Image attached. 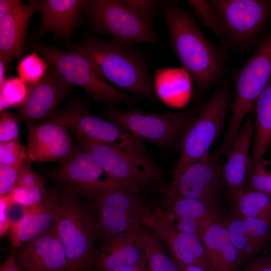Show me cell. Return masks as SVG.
<instances>
[{
	"label": "cell",
	"mask_w": 271,
	"mask_h": 271,
	"mask_svg": "<svg viewBox=\"0 0 271 271\" xmlns=\"http://www.w3.org/2000/svg\"><path fill=\"white\" fill-rule=\"evenodd\" d=\"M170 44L183 69L200 89L220 78L228 54L203 34L191 16L176 2H167L163 11Z\"/></svg>",
	"instance_id": "1"
},
{
	"label": "cell",
	"mask_w": 271,
	"mask_h": 271,
	"mask_svg": "<svg viewBox=\"0 0 271 271\" xmlns=\"http://www.w3.org/2000/svg\"><path fill=\"white\" fill-rule=\"evenodd\" d=\"M73 51L87 59L116 88L138 97L155 99L153 78L147 59L133 46L86 35Z\"/></svg>",
	"instance_id": "2"
},
{
	"label": "cell",
	"mask_w": 271,
	"mask_h": 271,
	"mask_svg": "<svg viewBox=\"0 0 271 271\" xmlns=\"http://www.w3.org/2000/svg\"><path fill=\"white\" fill-rule=\"evenodd\" d=\"M54 228L64 247L68 271H90L98 235L89 206L66 191L59 200Z\"/></svg>",
	"instance_id": "3"
},
{
	"label": "cell",
	"mask_w": 271,
	"mask_h": 271,
	"mask_svg": "<svg viewBox=\"0 0 271 271\" xmlns=\"http://www.w3.org/2000/svg\"><path fill=\"white\" fill-rule=\"evenodd\" d=\"M271 78V32L256 47L239 70L228 125L220 150L232 149L246 116Z\"/></svg>",
	"instance_id": "4"
},
{
	"label": "cell",
	"mask_w": 271,
	"mask_h": 271,
	"mask_svg": "<svg viewBox=\"0 0 271 271\" xmlns=\"http://www.w3.org/2000/svg\"><path fill=\"white\" fill-rule=\"evenodd\" d=\"M89 200L98 238L105 241L132 229L148 226L156 209L139 194L122 188L106 190Z\"/></svg>",
	"instance_id": "5"
},
{
	"label": "cell",
	"mask_w": 271,
	"mask_h": 271,
	"mask_svg": "<svg viewBox=\"0 0 271 271\" xmlns=\"http://www.w3.org/2000/svg\"><path fill=\"white\" fill-rule=\"evenodd\" d=\"M228 89L216 90L179 139L180 157L172 171L173 177L209 152L224 127L231 107Z\"/></svg>",
	"instance_id": "6"
},
{
	"label": "cell",
	"mask_w": 271,
	"mask_h": 271,
	"mask_svg": "<svg viewBox=\"0 0 271 271\" xmlns=\"http://www.w3.org/2000/svg\"><path fill=\"white\" fill-rule=\"evenodd\" d=\"M129 106L127 110L110 108L103 111V114L142 141L163 149L168 148L180 139L202 107L197 104L177 112L154 113L132 105Z\"/></svg>",
	"instance_id": "7"
},
{
	"label": "cell",
	"mask_w": 271,
	"mask_h": 271,
	"mask_svg": "<svg viewBox=\"0 0 271 271\" xmlns=\"http://www.w3.org/2000/svg\"><path fill=\"white\" fill-rule=\"evenodd\" d=\"M36 50L66 81L81 87L94 102L107 106L120 103L130 106L135 102L134 97L107 82L82 55L41 44H37Z\"/></svg>",
	"instance_id": "8"
},
{
	"label": "cell",
	"mask_w": 271,
	"mask_h": 271,
	"mask_svg": "<svg viewBox=\"0 0 271 271\" xmlns=\"http://www.w3.org/2000/svg\"><path fill=\"white\" fill-rule=\"evenodd\" d=\"M81 149L90 153L105 172L125 190L139 194L161 177L151 158L143 157L113 146L77 138Z\"/></svg>",
	"instance_id": "9"
},
{
	"label": "cell",
	"mask_w": 271,
	"mask_h": 271,
	"mask_svg": "<svg viewBox=\"0 0 271 271\" xmlns=\"http://www.w3.org/2000/svg\"><path fill=\"white\" fill-rule=\"evenodd\" d=\"M83 12L97 30L113 40L130 46L158 42L152 24L138 17L122 1H84Z\"/></svg>",
	"instance_id": "10"
},
{
	"label": "cell",
	"mask_w": 271,
	"mask_h": 271,
	"mask_svg": "<svg viewBox=\"0 0 271 271\" xmlns=\"http://www.w3.org/2000/svg\"><path fill=\"white\" fill-rule=\"evenodd\" d=\"M221 167L218 157L208 153L173 177L167 188L165 200L193 199L220 214L223 188Z\"/></svg>",
	"instance_id": "11"
},
{
	"label": "cell",
	"mask_w": 271,
	"mask_h": 271,
	"mask_svg": "<svg viewBox=\"0 0 271 271\" xmlns=\"http://www.w3.org/2000/svg\"><path fill=\"white\" fill-rule=\"evenodd\" d=\"M226 39L239 46L248 44L271 17L270 0H209Z\"/></svg>",
	"instance_id": "12"
},
{
	"label": "cell",
	"mask_w": 271,
	"mask_h": 271,
	"mask_svg": "<svg viewBox=\"0 0 271 271\" xmlns=\"http://www.w3.org/2000/svg\"><path fill=\"white\" fill-rule=\"evenodd\" d=\"M55 177L65 187L66 192L78 198L89 199L108 189H123L90 153L82 149L60 162Z\"/></svg>",
	"instance_id": "13"
},
{
	"label": "cell",
	"mask_w": 271,
	"mask_h": 271,
	"mask_svg": "<svg viewBox=\"0 0 271 271\" xmlns=\"http://www.w3.org/2000/svg\"><path fill=\"white\" fill-rule=\"evenodd\" d=\"M71 84L50 64L44 77L28 87L27 97L19 106V115L28 127L51 116L70 91Z\"/></svg>",
	"instance_id": "14"
},
{
	"label": "cell",
	"mask_w": 271,
	"mask_h": 271,
	"mask_svg": "<svg viewBox=\"0 0 271 271\" xmlns=\"http://www.w3.org/2000/svg\"><path fill=\"white\" fill-rule=\"evenodd\" d=\"M148 227L167 244L175 260L213 271L203 242L194 235L179 230L162 208H156Z\"/></svg>",
	"instance_id": "15"
},
{
	"label": "cell",
	"mask_w": 271,
	"mask_h": 271,
	"mask_svg": "<svg viewBox=\"0 0 271 271\" xmlns=\"http://www.w3.org/2000/svg\"><path fill=\"white\" fill-rule=\"evenodd\" d=\"M144 226L122 233L95 249L92 268L95 271H124L146 258Z\"/></svg>",
	"instance_id": "16"
},
{
	"label": "cell",
	"mask_w": 271,
	"mask_h": 271,
	"mask_svg": "<svg viewBox=\"0 0 271 271\" xmlns=\"http://www.w3.org/2000/svg\"><path fill=\"white\" fill-rule=\"evenodd\" d=\"M254 131L253 108L241 125L234 145L221 167V179L233 203L245 190Z\"/></svg>",
	"instance_id": "17"
},
{
	"label": "cell",
	"mask_w": 271,
	"mask_h": 271,
	"mask_svg": "<svg viewBox=\"0 0 271 271\" xmlns=\"http://www.w3.org/2000/svg\"><path fill=\"white\" fill-rule=\"evenodd\" d=\"M15 256L25 271H68L66 252L54 227L18 248Z\"/></svg>",
	"instance_id": "18"
},
{
	"label": "cell",
	"mask_w": 271,
	"mask_h": 271,
	"mask_svg": "<svg viewBox=\"0 0 271 271\" xmlns=\"http://www.w3.org/2000/svg\"><path fill=\"white\" fill-rule=\"evenodd\" d=\"M58 204V196L51 194L39 206L24 208L23 215L13 224L9 232L12 246L18 248L52 229L55 226Z\"/></svg>",
	"instance_id": "19"
},
{
	"label": "cell",
	"mask_w": 271,
	"mask_h": 271,
	"mask_svg": "<svg viewBox=\"0 0 271 271\" xmlns=\"http://www.w3.org/2000/svg\"><path fill=\"white\" fill-rule=\"evenodd\" d=\"M38 11V1L23 3L0 19V60L8 66L15 59L24 57V44L29 23Z\"/></svg>",
	"instance_id": "20"
},
{
	"label": "cell",
	"mask_w": 271,
	"mask_h": 271,
	"mask_svg": "<svg viewBox=\"0 0 271 271\" xmlns=\"http://www.w3.org/2000/svg\"><path fill=\"white\" fill-rule=\"evenodd\" d=\"M84 1H38L41 25L38 37L51 32L58 38L68 40L83 12Z\"/></svg>",
	"instance_id": "21"
},
{
	"label": "cell",
	"mask_w": 271,
	"mask_h": 271,
	"mask_svg": "<svg viewBox=\"0 0 271 271\" xmlns=\"http://www.w3.org/2000/svg\"><path fill=\"white\" fill-rule=\"evenodd\" d=\"M203 243L213 271H239L242 263L221 216L207 229Z\"/></svg>",
	"instance_id": "22"
},
{
	"label": "cell",
	"mask_w": 271,
	"mask_h": 271,
	"mask_svg": "<svg viewBox=\"0 0 271 271\" xmlns=\"http://www.w3.org/2000/svg\"><path fill=\"white\" fill-rule=\"evenodd\" d=\"M52 117L74 131L77 138L101 143L109 130L110 122L92 115L87 107L80 104H73L54 114Z\"/></svg>",
	"instance_id": "23"
},
{
	"label": "cell",
	"mask_w": 271,
	"mask_h": 271,
	"mask_svg": "<svg viewBox=\"0 0 271 271\" xmlns=\"http://www.w3.org/2000/svg\"><path fill=\"white\" fill-rule=\"evenodd\" d=\"M254 131L250 156L264 157L271 145V78L253 107Z\"/></svg>",
	"instance_id": "24"
},
{
	"label": "cell",
	"mask_w": 271,
	"mask_h": 271,
	"mask_svg": "<svg viewBox=\"0 0 271 271\" xmlns=\"http://www.w3.org/2000/svg\"><path fill=\"white\" fill-rule=\"evenodd\" d=\"M71 140L68 128L59 121L49 117L46 122L29 127L28 154L53 144Z\"/></svg>",
	"instance_id": "25"
},
{
	"label": "cell",
	"mask_w": 271,
	"mask_h": 271,
	"mask_svg": "<svg viewBox=\"0 0 271 271\" xmlns=\"http://www.w3.org/2000/svg\"><path fill=\"white\" fill-rule=\"evenodd\" d=\"M162 209L172 222L221 215L202 202L190 198L164 200Z\"/></svg>",
	"instance_id": "26"
},
{
	"label": "cell",
	"mask_w": 271,
	"mask_h": 271,
	"mask_svg": "<svg viewBox=\"0 0 271 271\" xmlns=\"http://www.w3.org/2000/svg\"><path fill=\"white\" fill-rule=\"evenodd\" d=\"M221 218L239 252L242 263L265 249L255 241L239 215L233 214L229 217L221 216Z\"/></svg>",
	"instance_id": "27"
},
{
	"label": "cell",
	"mask_w": 271,
	"mask_h": 271,
	"mask_svg": "<svg viewBox=\"0 0 271 271\" xmlns=\"http://www.w3.org/2000/svg\"><path fill=\"white\" fill-rule=\"evenodd\" d=\"M233 204V214L260 219L271 224V198L267 195L245 190Z\"/></svg>",
	"instance_id": "28"
},
{
	"label": "cell",
	"mask_w": 271,
	"mask_h": 271,
	"mask_svg": "<svg viewBox=\"0 0 271 271\" xmlns=\"http://www.w3.org/2000/svg\"><path fill=\"white\" fill-rule=\"evenodd\" d=\"M143 240L149 271H179L175 261L168 255L161 240L148 226L144 227Z\"/></svg>",
	"instance_id": "29"
},
{
	"label": "cell",
	"mask_w": 271,
	"mask_h": 271,
	"mask_svg": "<svg viewBox=\"0 0 271 271\" xmlns=\"http://www.w3.org/2000/svg\"><path fill=\"white\" fill-rule=\"evenodd\" d=\"M245 190L262 193L271 198V162L250 156Z\"/></svg>",
	"instance_id": "30"
},
{
	"label": "cell",
	"mask_w": 271,
	"mask_h": 271,
	"mask_svg": "<svg viewBox=\"0 0 271 271\" xmlns=\"http://www.w3.org/2000/svg\"><path fill=\"white\" fill-rule=\"evenodd\" d=\"M187 3L202 23L215 36L222 49L228 55L229 44L225 37L220 19L209 1L189 0Z\"/></svg>",
	"instance_id": "31"
},
{
	"label": "cell",
	"mask_w": 271,
	"mask_h": 271,
	"mask_svg": "<svg viewBox=\"0 0 271 271\" xmlns=\"http://www.w3.org/2000/svg\"><path fill=\"white\" fill-rule=\"evenodd\" d=\"M49 63L41 58L36 49L21 60L17 66L19 77L30 85L39 82L45 76Z\"/></svg>",
	"instance_id": "32"
},
{
	"label": "cell",
	"mask_w": 271,
	"mask_h": 271,
	"mask_svg": "<svg viewBox=\"0 0 271 271\" xmlns=\"http://www.w3.org/2000/svg\"><path fill=\"white\" fill-rule=\"evenodd\" d=\"M27 84L19 77H10L6 79L0 88V111L20 106L25 101L28 90Z\"/></svg>",
	"instance_id": "33"
},
{
	"label": "cell",
	"mask_w": 271,
	"mask_h": 271,
	"mask_svg": "<svg viewBox=\"0 0 271 271\" xmlns=\"http://www.w3.org/2000/svg\"><path fill=\"white\" fill-rule=\"evenodd\" d=\"M75 150L71 140L59 142L28 154L29 161L37 162L59 161L69 157Z\"/></svg>",
	"instance_id": "34"
},
{
	"label": "cell",
	"mask_w": 271,
	"mask_h": 271,
	"mask_svg": "<svg viewBox=\"0 0 271 271\" xmlns=\"http://www.w3.org/2000/svg\"><path fill=\"white\" fill-rule=\"evenodd\" d=\"M13 201L24 208H30L39 206L47 198L44 185L25 188L16 186L11 193Z\"/></svg>",
	"instance_id": "35"
},
{
	"label": "cell",
	"mask_w": 271,
	"mask_h": 271,
	"mask_svg": "<svg viewBox=\"0 0 271 271\" xmlns=\"http://www.w3.org/2000/svg\"><path fill=\"white\" fill-rule=\"evenodd\" d=\"M28 160L27 148L19 139L0 143V164L21 166Z\"/></svg>",
	"instance_id": "36"
},
{
	"label": "cell",
	"mask_w": 271,
	"mask_h": 271,
	"mask_svg": "<svg viewBox=\"0 0 271 271\" xmlns=\"http://www.w3.org/2000/svg\"><path fill=\"white\" fill-rule=\"evenodd\" d=\"M219 216H220L197 219L180 220L173 223L179 230L194 235L203 242V238L207 229Z\"/></svg>",
	"instance_id": "37"
},
{
	"label": "cell",
	"mask_w": 271,
	"mask_h": 271,
	"mask_svg": "<svg viewBox=\"0 0 271 271\" xmlns=\"http://www.w3.org/2000/svg\"><path fill=\"white\" fill-rule=\"evenodd\" d=\"M19 119L8 111L1 112L0 143L19 139Z\"/></svg>",
	"instance_id": "38"
},
{
	"label": "cell",
	"mask_w": 271,
	"mask_h": 271,
	"mask_svg": "<svg viewBox=\"0 0 271 271\" xmlns=\"http://www.w3.org/2000/svg\"><path fill=\"white\" fill-rule=\"evenodd\" d=\"M123 4L138 17L151 24L158 9V3L151 0H123Z\"/></svg>",
	"instance_id": "39"
},
{
	"label": "cell",
	"mask_w": 271,
	"mask_h": 271,
	"mask_svg": "<svg viewBox=\"0 0 271 271\" xmlns=\"http://www.w3.org/2000/svg\"><path fill=\"white\" fill-rule=\"evenodd\" d=\"M20 167L0 164V196L9 194L17 186Z\"/></svg>",
	"instance_id": "40"
},
{
	"label": "cell",
	"mask_w": 271,
	"mask_h": 271,
	"mask_svg": "<svg viewBox=\"0 0 271 271\" xmlns=\"http://www.w3.org/2000/svg\"><path fill=\"white\" fill-rule=\"evenodd\" d=\"M29 161L25 162L20 168L17 186L29 188L44 185L45 180L32 169Z\"/></svg>",
	"instance_id": "41"
},
{
	"label": "cell",
	"mask_w": 271,
	"mask_h": 271,
	"mask_svg": "<svg viewBox=\"0 0 271 271\" xmlns=\"http://www.w3.org/2000/svg\"><path fill=\"white\" fill-rule=\"evenodd\" d=\"M13 203L11 193L0 196V236L3 237L9 232L13 224L10 218L9 209Z\"/></svg>",
	"instance_id": "42"
},
{
	"label": "cell",
	"mask_w": 271,
	"mask_h": 271,
	"mask_svg": "<svg viewBox=\"0 0 271 271\" xmlns=\"http://www.w3.org/2000/svg\"><path fill=\"white\" fill-rule=\"evenodd\" d=\"M241 271H271V246L267 247Z\"/></svg>",
	"instance_id": "43"
},
{
	"label": "cell",
	"mask_w": 271,
	"mask_h": 271,
	"mask_svg": "<svg viewBox=\"0 0 271 271\" xmlns=\"http://www.w3.org/2000/svg\"><path fill=\"white\" fill-rule=\"evenodd\" d=\"M22 4L19 0L0 1V19L18 8Z\"/></svg>",
	"instance_id": "44"
},
{
	"label": "cell",
	"mask_w": 271,
	"mask_h": 271,
	"mask_svg": "<svg viewBox=\"0 0 271 271\" xmlns=\"http://www.w3.org/2000/svg\"><path fill=\"white\" fill-rule=\"evenodd\" d=\"M0 271H22L15 255H10L1 265Z\"/></svg>",
	"instance_id": "45"
},
{
	"label": "cell",
	"mask_w": 271,
	"mask_h": 271,
	"mask_svg": "<svg viewBox=\"0 0 271 271\" xmlns=\"http://www.w3.org/2000/svg\"><path fill=\"white\" fill-rule=\"evenodd\" d=\"M175 261L178 266L179 271H205L203 268L197 266L187 264L176 260Z\"/></svg>",
	"instance_id": "46"
},
{
	"label": "cell",
	"mask_w": 271,
	"mask_h": 271,
	"mask_svg": "<svg viewBox=\"0 0 271 271\" xmlns=\"http://www.w3.org/2000/svg\"><path fill=\"white\" fill-rule=\"evenodd\" d=\"M124 271H149L147 257L141 262L127 268Z\"/></svg>",
	"instance_id": "47"
},
{
	"label": "cell",
	"mask_w": 271,
	"mask_h": 271,
	"mask_svg": "<svg viewBox=\"0 0 271 271\" xmlns=\"http://www.w3.org/2000/svg\"><path fill=\"white\" fill-rule=\"evenodd\" d=\"M8 67V66L3 60H0V88L5 82V75Z\"/></svg>",
	"instance_id": "48"
},
{
	"label": "cell",
	"mask_w": 271,
	"mask_h": 271,
	"mask_svg": "<svg viewBox=\"0 0 271 271\" xmlns=\"http://www.w3.org/2000/svg\"></svg>",
	"instance_id": "49"
}]
</instances>
